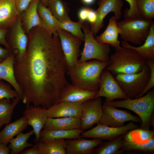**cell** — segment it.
<instances>
[{"mask_svg": "<svg viewBox=\"0 0 154 154\" xmlns=\"http://www.w3.org/2000/svg\"><path fill=\"white\" fill-rule=\"evenodd\" d=\"M21 14L10 27L9 36L8 40H7L11 50L14 51L15 58L17 59H21L24 55L29 39L22 26Z\"/></svg>", "mask_w": 154, "mask_h": 154, "instance_id": "cell-12", "label": "cell"}, {"mask_svg": "<svg viewBox=\"0 0 154 154\" xmlns=\"http://www.w3.org/2000/svg\"><path fill=\"white\" fill-rule=\"evenodd\" d=\"M99 6L96 11L97 19L95 22L90 24V30L95 35L104 25V19L109 13L113 12L117 20L120 19L123 5L122 0H102L100 2Z\"/></svg>", "mask_w": 154, "mask_h": 154, "instance_id": "cell-14", "label": "cell"}, {"mask_svg": "<svg viewBox=\"0 0 154 154\" xmlns=\"http://www.w3.org/2000/svg\"><path fill=\"white\" fill-rule=\"evenodd\" d=\"M48 6L54 17L58 21H63L70 18L69 9L66 3L62 0H48Z\"/></svg>", "mask_w": 154, "mask_h": 154, "instance_id": "cell-34", "label": "cell"}, {"mask_svg": "<svg viewBox=\"0 0 154 154\" xmlns=\"http://www.w3.org/2000/svg\"><path fill=\"white\" fill-rule=\"evenodd\" d=\"M37 10L44 28L52 35L58 36L57 30L59 28L56 24L55 18L49 9L40 1Z\"/></svg>", "mask_w": 154, "mask_h": 154, "instance_id": "cell-28", "label": "cell"}, {"mask_svg": "<svg viewBox=\"0 0 154 154\" xmlns=\"http://www.w3.org/2000/svg\"><path fill=\"white\" fill-rule=\"evenodd\" d=\"M11 86L0 80V100L5 98L10 100L19 96L17 92L12 88Z\"/></svg>", "mask_w": 154, "mask_h": 154, "instance_id": "cell-37", "label": "cell"}, {"mask_svg": "<svg viewBox=\"0 0 154 154\" xmlns=\"http://www.w3.org/2000/svg\"><path fill=\"white\" fill-rule=\"evenodd\" d=\"M21 154H38L37 147L36 144L29 148L23 150Z\"/></svg>", "mask_w": 154, "mask_h": 154, "instance_id": "cell-44", "label": "cell"}, {"mask_svg": "<svg viewBox=\"0 0 154 154\" xmlns=\"http://www.w3.org/2000/svg\"><path fill=\"white\" fill-rule=\"evenodd\" d=\"M131 121L141 124L140 118L127 111L119 110L114 106L103 103L102 114L99 123L114 127L123 126L125 122Z\"/></svg>", "mask_w": 154, "mask_h": 154, "instance_id": "cell-8", "label": "cell"}, {"mask_svg": "<svg viewBox=\"0 0 154 154\" xmlns=\"http://www.w3.org/2000/svg\"><path fill=\"white\" fill-rule=\"evenodd\" d=\"M125 1L129 4V8L126 9L124 11V17L125 19L141 17L137 9L136 0Z\"/></svg>", "mask_w": 154, "mask_h": 154, "instance_id": "cell-39", "label": "cell"}, {"mask_svg": "<svg viewBox=\"0 0 154 154\" xmlns=\"http://www.w3.org/2000/svg\"><path fill=\"white\" fill-rule=\"evenodd\" d=\"M40 0H32L28 7L24 12L22 22L26 33H29L33 28L38 27L44 28L38 15L37 7Z\"/></svg>", "mask_w": 154, "mask_h": 154, "instance_id": "cell-21", "label": "cell"}, {"mask_svg": "<svg viewBox=\"0 0 154 154\" xmlns=\"http://www.w3.org/2000/svg\"><path fill=\"white\" fill-rule=\"evenodd\" d=\"M10 152L11 149L7 145L0 143V154H9Z\"/></svg>", "mask_w": 154, "mask_h": 154, "instance_id": "cell-46", "label": "cell"}, {"mask_svg": "<svg viewBox=\"0 0 154 154\" xmlns=\"http://www.w3.org/2000/svg\"><path fill=\"white\" fill-rule=\"evenodd\" d=\"M150 71L145 64L142 70L138 73L119 74L114 78L127 98H135L145 88L150 76Z\"/></svg>", "mask_w": 154, "mask_h": 154, "instance_id": "cell-7", "label": "cell"}, {"mask_svg": "<svg viewBox=\"0 0 154 154\" xmlns=\"http://www.w3.org/2000/svg\"><path fill=\"white\" fill-rule=\"evenodd\" d=\"M82 29L84 32V44L78 61L82 62L93 59L108 62L111 52L110 45L101 43L96 39L88 23L84 22Z\"/></svg>", "mask_w": 154, "mask_h": 154, "instance_id": "cell-6", "label": "cell"}, {"mask_svg": "<svg viewBox=\"0 0 154 154\" xmlns=\"http://www.w3.org/2000/svg\"><path fill=\"white\" fill-rule=\"evenodd\" d=\"M124 135L115 139L103 142L94 150V154H118L124 141Z\"/></svg>", "mask_w": 154, "mask_h": 154, "instance_id": "cell-31", "label": "cell"}, {"mask_svg": "<svg viewBox=\"0 0 154 154\" xmlns=\"http://www.w3.org/2000/svg\"><path fill=\"white\" fill-rule=\"evenodd\" d=\"M97 124L96 126L91 129L84 131L81 134L82 137L111 140L119 136L124 135L128 131L139 127L131 121L125 125L117 127H111L99 123Z\"/></svg>", "mask_w": 154, "mask_h": 154, "instance_id": "cell-9", "label": "cell"}, {"mask_svg": "<svg viewBox=\"0 0 154 154\" xmlns=\"http://www.w3.org/2000/svg\"><path fill=\"white\" fill-rule=\"evenodd\" d=\"M114 48L115 52L110 56L105 68L114 76L119 74L138 73L142 70L145 62L135 50L120 45Z\"/></svg>", "mask_w": 154, "mask_h": 154, "instance_id": "cell-3", "label": "cell"}, {"mask_svg": "<svg viewBox=\"0 0 154 154\" xmlns=\"http://www.w3.org/2000/svg\"><path fill=\"white\" fill-rule=\"evenodd\" d=\"M82 103L60 102L46 109L48 117H75L80 118Z\"/></svg>", "mask_w": 154, "mask_h": 154, "instance_id": "cell-17", "label": "cell"}, {"mask_svg": "<svg viewBox=\"0 0 154 154\" xmlns=\"http://www.w3.org/2000/svg\"><path fill=\"white\" fill-rule=\"evenodd\" d=\"M28 126L27 120L24 116L13 122L6 124L0 132V143L7 145L12 138L23 132Z\"/></svg>", "mask_w": 154, "mask_h": 154, "instance_id": "cell-23", "label": "cell"}, {"mask_svg": "<svg viewBox=\"0 0 154 154\" xmlns=\"http://www.w3.org/2000/svg\"><path fill=\"white\" fill-rule=\"evenodd\" d=\"M145 63L150 69V76L148 83L144 90L135 98L142 96L154 87V61L152 60H147L145 61Z\"/></svg>", "mask_w": 154, "mask_h": 154, "instance_id": "cell-38", "label": "cell"}, {"mask_svg": "<svg viewBox=\"0 0 154 154\" xmlns=\"http://www.w3.org/2000/svg\"><path fill=\"white\" fill-rule=\"evenodd\" d=\"M45 108L41 106H35L30 105L23 112V114L27 119L29 125L33 128L35 138L34 140L35 144L38 141L40 131L44 126L48 117Z\"/></svg>", "mask_w": 154, "mask_h": 154, "instance_id": "cell-15", "label": "cell"}, {"mask_svg": "<svg viewBox=\"0 0 154 154\" xmlns=\"http://www.w3.org/2000/svg\"><path fill=\"white\" fill-rule=\"evenodd\" d=\"M35 144L38 154H66V140L64 139L39 140Z\"/></svg>", "mask_w": 154, "mask_h": 154, "instance_id": "cell-26", "label": "cell"}, {"mask_svg": "<svg viewBox=\"0 0 154 154\" xmlns=\"http://www.w3.org/2000/svg\"><path fill=\"white\" fill-rule=\"evenodd\" d=\"M55 21L59 28L79 38L82 41L84 40V34L81 30L83 22L80 21L77 22H74L70 19L60 21L56 18Z\"/></svg>", "mask_w": 154, "mask_h": 154, "instance_id": "cell-35", "label": "cell"}, {"mask_svg": "<svg viewBox=\"0 0 154 154\" xmlns=\"http://www.w3.org/2000/svg\"><path fill=\"white\" fill-rule=\"evenodd\" d=\"M57 34L68 69L74 66L78 60V57L80 55V47L82 40L59 28L57 30Z\"/></svg>", "mask_w": 154, "mask_h": 154, "instance_id": "cell-10", "label": "cell"}, {"mask_svg": "<svg viewBox=\"0 0 154 154\" xmlns=\"http://www.w3.org/2000/svg\"><path fill=\"white\" fill-rule=\"evenodd\" d=\"M83 131L80 129L70 130H49L44 129L40 132L39 140L51 139H76L82 137L81 134Z\"/></svg>", "mask_w": 154, "mask_h": 154, "instance_id": "cell-27", "label": "cell"}, {"mask_svg": "<svg viewBox=\"0 0 154 154\" xmlns=\"http://www.w3.org/2000/svg\"><path fill=\"white\" fill-rule=\"evenodd\" d=\"M97 19V15L95 11L89 8L87 18V20L90 24L94 23Z\"/></svg>", "mask_w": 154, "mask_h": 154, "instance_id": "cell-43", "label": "cell"}, {"mask_svg": "<svg viewBox=\"0 0 154 154\" xmlns=\"http://www.w3.org/2000/svg\"><path fill=\"white\" fill-rule=\"evenodd\" d=\"M82 138L66 140V154H91L94 149L103 142L98 138Z\"/></svg>", "mask_w": 154, "mask_h": 154, "instance_id": "cell-18", "label": "cell"}, {"mask_svg": "<svg viewBox=\"0 0 154 154\" xmlns=\"http://www.w3.org/2000/svg\"><path fill=\"white\" fill-rule=\"evenodd\" d=\"M104 103L115 107L123 108L135 113L141 122L140 128L149 129L150 121L154 111V90L152 89L140 97L133 99L127 98L121 100L113 101Z\"/></svg>", "mask_w": 154, "mask_h": 154, "instance_id": "cell-4", "label": "cell"}, {"mask_svg": "<svg viewBox=\"0 0 154 154\" xmlns=\"http://www.w3.org/2000/svg\"></svg>", "mask_w": 154, "mask_h": 154, "instance_id": "cell-51", "label": "cell"}, {"mask_svg": "<svg viewBox=\"0 0 154 154\" xmlns=\"http://www.w3.org/2000/svg\"><path fill=\"white\" fill-rule=\"evenodd\" d=\"M20 14L15 0H0V29L9 28Z\"/></svg>", "mask_w": 154, "mask_h": 154, "instance_id": "cell-20", "label": "cell"}, {"mask_svg": "<svg viewBox=\"0 0 154 154\" xmlns=\"http://www.w3.org/2000/svg\"><path fill=\"white\" fill-rule=\"evenodd\" d=\"M48 0H40L42 3L46 7L48 6Z\"/></svg>", "mask_w": 154, "mask_h": 154, "instance_id": "cell-48", "label": "cell"}, {"mask_svg": "<svg viewBox=\"0 0 154 154\" xmlns=\"http://www.w3.org/2000/svg\"><path fill=\"white\" fill-rule=\"evenodd\" d=\"M12 100V102L5 98L0 100V129L10 122L13 111L21 99L18 96Z\"/></svg>", "mask_w": 154, "mask_h": 154, "instance_id": "cell-29", "label": "cell"}, {"mask_svg": "<svg viewBox=\"0 0 154 154\" xmlns=\"http://www.w3.org/2000/svg\"><path fill=\"white\" fill-rule=\"evenodd\" d=\"M154 131L137 128L128 131L124 135V141L130 142L147 143L154 136Z\"/></svg>", "mask_w": 154, "mask_h": 154, "instance_id": "cell-32", "label": "cell"}, {"mask_svg": "<svg viewBox=\"0 0 154 154\" xmlns=\"http://www.w3.org/2000/svg\"><path fill=\"white\" fill-rule=\"evenodd\" d=\"M125 151H133L145 153L154 152V136L147 143H143L130 142L124 140L119 150L121 154Z\"/></svg>", "mask_w": 154, "mask_h": 154, "instance_id": "cell-33", "label": "cell"}, {"mask_svg": "<svg viewBox=\"0 0 154 154\" xmlns=\"http://www.w3.org/2000/svg\"><path fill=\"white\" fill-rule=\"evenodd\" d=\"M153 22L141 17L125 19L117 22L119 35L125 42L140 45L148 36Z\"/></svg>", "mask_w": 154, "mask_h": 154, "instance_id": "cell-5", "label": "cell"}, {"mask_svg": "<svg viewBox=\"0 0 154 154\" xmlns=\"http://www.w3.org/2000/svg\"><path fill=\"white\" fill-rule=\"evenodd\" d=\"M117 21L114 16L111 17L104 31L95 38L96 39L101 43L108 44L114 47L120 45L118 40L119 31Z\"/></svg>", "mask_w": 154, "mask_h": 154, "instance_id": "cell-24", "label": "cell"}, {"mask_svg": "<svg viewBox=\"0 0 154 154\" xmlns=\"http://www.w3.org/2000/svg\"><path fill=\"white\" fill-rule=\"evenodd\" d=\"M121 46L135 50L145 62L147 60L154 61V22L152 24L149 35L142 45L135 46L122 40Z\"/></svg>", "mask_w": 154, "mask_h": 154, "instance_id": "cell-22", "label": "cell"}, {"mask_svg": "<svg viewBox=\"0 0 154 154\" xmlns=\"http://www.w3.org/2000/svg\"><path fill=\"white\" fill-rule=\"evenodd\" d=\"M80 119L75 117H48L44 129L70 130L80 129Z\"/></svg>", "mask_w": 154, "mask_h": 154, "instance_id": "cell-25", "label": "cell"}, {"mask_svg": "<svg viewBox=\"0 0 154 154\" xmlns=\"http://www.w3.org/2000/svg\"><path fill=\"white\" fill-rule=\"evenodd\" d=\"M28 34L24 55L20 59L15 58V77L26 107L32 105L47 109L59 102L68 83V67L58 36L38 27Z\"/></svg>", "mask_w": 154, "mask_h": 154, "instance_id": "cell-1", "label": "cell"}, {"mask_svg": "<svg viewBox=\"0 0 154 154\" xmlns=\"http://www.w3.org/2000/svg\"><path fill=\"white\" fill-rule=\"evenodd\" d=\"M82 2L84 4L90 5L93 3L95 0H81Z\"/></svg>", "mask_w": 154, "mask_h": 154, "instance_id": "cell-47", "label": "cell"}, {"mask_svg": "<svg viewBox=\"0 0 154 154\" xmlns=\"http://www.w3.org/2000/svg\"><path fill=\"white\" fill-rule=\"evenodd\" d=\"M11 52V50L4 48L0 46V58L4 59H5Z\"/></svg>", "mask_w": 154, "mask_h": 154, "instance_id": "cell-45", "label": "cell"}, {"mask_svg": "<svg viewBox=\"0 0 154 154\" xmlns=\"http://www.w3.org/2000/svg\"><path fill=\"white\" fill-rule=\"evenodd\" d=\"M102 97L106 98L105 102L117 99L125 100L127 98L113 75L106 69L103 70L101 74L100 87L95 98Z\"/></svg>", "mask_w": 154, "mask_h": 154, "instance_id": "cell-11", "label": "cell"}, {"mask_svg": "<svg viewBox=\"0 0 154 154\" xmlns=\"http://www.w3.org/2000/svg\"><path fill=\"white\" fill-rule=\"evenodd\" d=\"M102 0H100V1H101Z\"/></svg>", "mask_w": 154, "mask_h": 154, "instance_id": "cell-50", "label": "cell"}, {"mask_svg": "<svg viewBox=\"0 0 154 154\" xmlns=\"http://www.w3.org/2000/svg\"><path fill=\"white\" fill-rule=\"evenodd\" d=\"M97 91L86 90L67 83L60 94L58 102L83 103L95 98Z\"/></svg>", "mask_w": 154, "mask_h": 154, "instance_id": "cell-16", "label": "cell"}, {"mask_svg": "<svg viewBox=\"0 0 154 154\" xmlns=\"http://www.w3.org/2000/svg\"><path fill=\"white\" fill-rule=\"evenodd\" d=\"M4 60V59H2L1 58H0V62L3 61Z\"/></svg>", "mask_w": 154, "mask_h": 154, "instance_id": "cell-49", "label": "cell"}, {"mask_svg": "<svg viewBox=\"0 0 154 154\" xmlns=\"http://www.w3.org/2000/svg\"><path fill=\"white\" fill-rule=\"evenodd\" d=\"M8 31V29H0V44L3 45L7 49L11 50L10 47L6 39Z\"/></svg>", "mask_w": 154, "mask_h": 154, "instance_id": "cell-41", "label": "cell"}, {"mask_svg": "<svg viewBox=\"0 0 154 154\" xmlns=\"http://www.w3.org/2000/svg\"><path fill=\"white\" fill-rule=\"evenodd\" d=\"M108 62L93 60L80 62L68 69L66 74L72 84L86 90L97 91L99 90L101 74Z\"/></svg>", "mask_w": 154, "mask_h": 154, "instance_id": "cell-2", "label": "cell"}, {"mask_svg": "<svg viewBox=\"0 0 154 154\" xmlns=\"http://www.w3.org/2000/svg\"><path fill=\"white\" fill-rule=\"evenodd\" d=\"M102 106L101 97L82 103L80 118L81 129L86 130L99 122L102 116Z\"/></svg>", "mask_w": 154, "mask_h": 154, "instance_id": "cell-13", "label": "cell"}, {"mask_svg": "<svg viewBox=\"0 0 154 154\" xmlns=\"http://www.w3.org/2000/svg\"><path fill=\"white\" fill-rule=\"evenodd\" d=\"M136 2L141 18L150 20L154 18V0H136Z\"/></svg>", "mask_w": 154, "mask_h": 154, "instance_id": "cell-36", "label": "cell"}, {"mask_svg": "<svg viewBox=\"0 0 154 154\" xmlns=\"http://www.w3.org/2000/svg\"><path fill=\"white\" fill-rule=\"evenodd\" d=\"M34 134L33 129L27 133L21 132L15 138H13L9 141L8 146L11 149V154H20L26 148L31 147L34 145L29 142L28 140Z\"/></svg>", "mask_w": 154, "mask_h": 154, "instance_id": "cell-30", "label": "cell"}, {"mask_svg": "<svg viewBox=\"0 0 154 154\" xmlns=\"http://www.w3.org/2000/svg\"><path fill=\"white\" fill-rule=\"evenodd\" d=\"M15 55L11 52L9 55L0 62V80H4L9 83L18 93L22 101L23 95L15 77L14 64Z\"/></svg>", "mask_w": 154, "mask_h": 154, "instance_id": "cell-19", "label": "cell"}, {"mask_svg": "<svg viewBox=\"0 0 154 154\" xmlns=\"http://www.w3.org/2000/svg\"><path fill=\"white\" fill-rule=\"evenodd\" d=\"M32 0H15L17 9L20 14L27 9Z\"/></svg>", "mask_w": 154, "mask_h": 154, "instance_id": "cell-40", "label": "cell"}, {"mask_svg": "<svg viewBox=\"0 0 154 154\" xmlns=\"http://www.w3.org/2000/svg\"><path fill=\"white\" fill-rule=\"evenodd\" d=\"M89 9L88 8L84 7L81 9L79 10L78 13L79 21L84 22L87 20Z\"/></svg>", "mask_w": 154, "mask_h": 154, "instance_id": "cell-42", "label": "cell"}]
</instances>
